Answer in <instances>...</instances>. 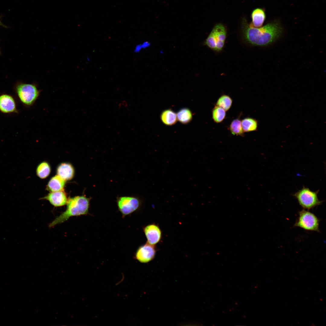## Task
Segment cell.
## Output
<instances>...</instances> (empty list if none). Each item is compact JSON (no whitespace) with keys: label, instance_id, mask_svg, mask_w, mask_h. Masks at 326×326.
Wrapping results in <instances>:
<instances>
[{"label":"cell","instance_id":"e0dca14e","mask_svg":"<svg viewBox=\"0 0 326 326\" xmlns=\"http://www.w3.org/2000/svg\"><path fill=\"white\" fill-rule=\"evenodd\" d=\"M177 120L183 124L190 123L192 119V114L188 108H184L180 109L177 113Z\"/></svg>","mask_w":326,"mask_h":326},{"label":"cell","instance_id":"30bf717a","mask_svg":"<svg viewBox=\"0 0 326 326\" xmlns=\"http://www.w3.org/2000/svg\"><path fill=\"white\" fill-rule=\"evenodd\" d=\"M41 199L46 200L55 207H60L66 204L68 199L63 190L50 192Z\"/></svg>","mask_w":326,"mask_h":326},{"label":"cell","instance_id":"2e32d148","mask_svg":"<svg viewBox=\"0 0 326 326\" xmlns=\"http://www.w3.org/2000/svg\"><path fill=\"white\" fill-rule=\"evenodd\" d=\"M241 125L244 132L256 131L258 126V121L251 117H246L241 120Z\"/></svg>","mask_w":326,"mask_h":326},{"label":"cell","instance_id":"7a4b0ae2","mask_svg":"<svg viewBox=\"0 0 326 326\" xmlns=\"http://www.w3.org/2000/svg\"><path fill=\"white\" fill-rule=\"evenodd\" d=\"M91 199L86 197L85 195L68 198L66 210L49 224V227H53L62 223L72 216L89 214Z\"/></svg>","mask_w":326,"mask_h":326},{"label":"cell","instance_id":"8fae6325","mask_svg":"<svg viewBox=\"0 0 326 326\" xmlns=\"http://www.w3.org/2000/svg\"><path fill=\"white\" fill-rule=\"evenodd\" d=\"M213 28L216 31L217 40L215 51L220 52L222 50L225 45L226 30L224 25L221 23L216 24Z\"/></svg>","mask_w":326,"mask_h":326},{"label":"cell","instance_id":"8992f818","mask_svg":"<svg viewBox=\"0 0 326 326\" xmlns=\"http://www.w3.org/2000/svg\"><path fill=\"white\" fill-rule=\"evenodd\" d=\"M320 220L314 213L303 209L298 212V217L294 226L307 231L320 232Z\"/></svg>","mask_w":326,"mask_h":326},{"label":"cell","instance_id":"ac0fdd59","mask_svg":"<svg viewBox=\"0 0 326 326\" xmlns=\"http://www.w3.org/2000/svg\"><path fill=\"white\" fill-rule=\"evenodd\" d=\"M231 133L234 135L244 136V133L241 125V120L240 117L233 120L229 126Z\"/></svg>","mask_w":326,"mask_h":326},{"label":"cell","instance_id":"5bb4252c","mask_svg":"<svg viewBox=\"0 0 326 326\" xmlns=\"http://www.w3.org/2000/svg\"><path fill=\"white\" fill-rule=\"evenodd\" d=\"M65 181L58 175H56L49 180L46 188L50 192L63 190L65 184Z\"/></svg>","mask_w":326,"mask_h":326},{"label":"cell","instance_id":"ba28073f","mask_svg":"<svg viewBox=\"0 0 326 326\" xmlns=\"http://www.w3.org/2000/svg\"><path fill=\"white\" fill-rule=\"evenodd\" d=\"M143 231L148 244L156 246L161 241L162 231L158 225L155 223L149 224L143 228Z\"/></svg>","mask_w":326,"mask_h":326},{"label":"cell","instance_id":"cb8c5ba5","mask_svg":"<svg viewBox=\"0 0 326 326\" xmlns=\"http://www.w3.org/2000/svg\"><path fill=\"white\" fill-rule=\"evenodd\" d=\"M2 17V16H0V26H2L3 27L6 28H8V27L7 26H6L1 21V18ZM0 54H1V52L0 50Z\"/></svg>","mask_w":326,"mask_h":326},{"label":"cell","instance_id":"277c9868","mask_svg":"<svg viewBox=\"0 0 326 326\" xmlns=\"http://www.w3.org/2000/svg\"><path fill=\"white\" fill-rule=\"evenodd\" d=\"M116 203L118 210L123 218L139 210L142 205V200L135 196H118Z\"/></svg>","mask_w":326,"mask_h":326},{"label":"cell","instance_id":"44dd1931","mask_svg":"<svg viewBox=\"0 0 326 326\" xmlns=\"http://www.w3.org/2000/svg\"><path fill=\"white\" fill-rule=\"evenodd\" d=\"M212 119L216 123L222 122L225 118L226 115V111L222 108L215 105L212 109Z\"/></svg>","mask_w":326,"mask_h":326},{"label":"cell","instance_id":"3957f363","mask_svg":"<svg viewBox=\"0 0 326 326\" xmlns=\"http://www.w3.org/2000/svg\"><path fill=\"white\" fill-rule=\"evenodd\" d=\"M15 93L19 101L26 107L35 104L41 92L36 84L18 82L14 87Z\"/></svg>","mask_w":326,"mask_h":326},{"label":"cell","instance_id":"7402d4cb","mask_svg":"<svg viewBox=\"0 0 326 326\" xmlns=\"http://www.w3.org/2000/svg\"><path fill=\"white\" fill-rule=\"evenodd\" d=\"M216 42V31L213 27L210 34L204 41L203 44L211 50L215 51Z\"/></svg>","mask_w":326,"mask_h":326},{"label":"cell","instance_id":"9c48e42d","mask_svg":"<svg viewBox=\"0 0 326 326\" xmlns=\"http://www.w3.org/2000/svg\"><path fill=\"white\" fill-rule=\"evenodd\" d=\"M0 112L4 114L18 113L16 101L11 95L7 94H0Z\"/></svg>","mask_w":326,"mask_h":326},{"label":"cell","instance_id":"603a6c76","mask_svg":"<svg viewBox=\"0 0 326 326\" xmlns=\"http://www.w3.org/2000/svg\"><path fill=\"white\" fill-rule=\"evenodd\" d=\"M142 49L140 44H138L135 46L134 51L135 53H137L139 52Z\"/></svg>","mask_w":326,"mask_h":326},{"label":"cell","instance_id":"4fadbf2b","mask_svg":"<svg viewBox=\"0 0 326 326\" xmlns=\"http://www.w3.org/2000/svg\"><path fill=\"white\" fill-rule=\"evenodd\" d=\"M252 21L250 24L255 27H262L266 18L265 10L263 8H257L252 11L251 14Z\"/></svg>","mask_w":326,"mask_h":326},{"label":"cell","instance_id":"ffe728a7","mask_svg":"<svg viewBox=\"0 0 326 326\" xmlns=\"http://www.w3.org/2000/svg\"><path fill=\"white\" fill-rule=\"evenodd\" d=\"M232 103V99L229 96L223 94L218 99L215 105L222 108L227 111L231 108Z\"/></svg>","mask_w":326,"mask_h":326},{"label":"cell","instance_id":"d6986e66","mask_svg":"<svg viewBox=\"0 0 326 326\" xmlns=\"http://www.w3.org/2000/svg\"><path fill=\"white\" fill-rule=\"evenodd\" d=\"M50 166L46 161L41 162L37 168V175L41 179H44L47 177L50 174Z\"/></svg>","mask_w":326,"mask_h":326},{"label":"cell","instance_id":"9a60e30c","mask_svg":"<svg viewBox=\"0 0 326 326\" xmlns=\"http://www.w3.org/2000/svg\"><path fill=\"white\" fill-rule=\"evenodd\" d=\"M160 118L162 122L167 126L173 125L177 121L176 113L171 109L163 111L160 115Z\"/></svg>","mask_w":326,"mask_h":326},{"label":"cell","instance_id":"52a82bcc","mask_svg":"<svg viewBox=\"0 0 326 326\" xmlns=\"http://www.w3.org/2000/svg\"><path fill=\"white\" fill-rule=\"evenodd\" d=\"M157 248L156 246L147 243L138 247L135 254V258L139 262L146 263L155 258Z\"/></svg>","mask_w":326,"mask_h":326},{"label":"cell","instance_id":"5b68a950","mask_svg":"<svg viewBox=\"0 0 326 326\" xmlns=\"http://www.w3.org/2000/svg\"><path fill=\"white\" fill-rule=\"evenodd\" d=\"M318 192V190L313 191L303 186L302 189L295 193L293 196L304 209L308 210L320 205L323 202L319 200Z\"/></svg>","mask_w":326,"mask_h":326},{"label":"cell","instance_id":"6da1fadb","mask_svg":"<svg viewBox=\"0 0 326 326\" xmlns=\"http://www.w3.org/2000/svg\"><path fill=\"white\" fill-rule=\"evenodd\" d=\"M241 30L243 38L247 43L254 46H265L280 37L283 29L278 21L270 22L263 27H255L244 18L242 21Z\"/></svg>","mask_w":326,"mask_h":326},{"label":"cell","instance_id":"7c38bea8","mask_svg":"<svg viewBox=\"0 0 326 326\" xmlns=\"http://www.w3.org/2000/svg\"><path fill=\"white\" fill-rule=\"evenodd\" d=\"M56 172L57 175L65 181L72 179L75 173L74 168L70 163H62L57 168Z\"/></svg>","mask_w":326,"mask_h":326}]
</instances>
